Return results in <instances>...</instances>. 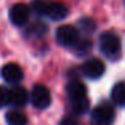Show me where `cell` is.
<instances>
[{
  "mask_svg": "<svg viewBox=\"0 0 125 125\" xmlns=\"http://www.w3.org/2000/svg\"><path fill=\"white\" fill-rule=\"evenodd\" d=\"M7 105H10V89L0 86V109Z\"/></svg>",
  "mask_w": 125,
  "mask_h": 125,
  "instance_id": "e0dca14e",
  "label": "cell"
},
{
  "mask_svg": "<svg viewBox=\"0 0 125 125\" xmlns=\"http://www.w3.org/2000/svg\"><path fill=\"white\" fill-rule=\"evenodd\" d=\"M55 38H57V42L61 46L71 47V49H73L79 41V32L74 26L65 24V26H61L57 30Z\"/></svg>",
  "mask_w": 125,
  "mask_h": 125,
  "instance_id": "277c9868",
  "label": "cell"
},
{
  "mask_svg": "<svg viewBox=\"0 0 125 125\" xmlns=\"http://www.w3.org/2000/svg\"><path fill=\"white\" fill-rule=\"evenodd\" d=\"M73 49H74V51H75L77 54L85 55L92 50V42H90L89 39H79L78 43H77Z\"/></svg>",
  "mask_w": 125,
  "mask_h": 125,
  "instance_id": "9a60e30c",
  "label": "cell"
},
{
  "mask_svg": "<svg viewBox=\"0 0 125 125\" xmlns=\"http://www.w3.org/2000/svg\"><path fill=\"white\" fill-rule=\"evenodd\" d=\"M116 112L109 102H102L92 110L90 121L92 125H112L114 121Z\"/></svg>",
  "mask_w": 125,
  "mask_h": 125,
  "instance_id": "7a4b0ae2",
  "label": "cell"
},
{
  "mask_svg": "<svg viewBox=\"0 0 125 125\" xmlns=\"http://www.w3.org/2000/svg\"><path fill=\"white\" fill-rule=\"evenodd\" d=\"M100 50L108 58H116L121 51V42L120 38L112 31L101 34L100 36Z\"/></svg>",
  "mask_w": 125,
  "mask_h": 125,
  "instance_id": "3957f363",
  "label": "cell"
},
{
  "mask_svg": "<svg viewBox=\"0 0 125 125\" xmlns=\"http://www.w3.org/2000/svg\"><path fill=\"white\" fill-rule=\"evenodd\" d=\"M6 122L7 125H27L28 118L24 113L14 109L6 113Z\"/></svg>",
  "mask_w": 125,
  "mask_h": 125,
  "instance_id": "8fae6325",
  "label": "cell"
},
{
  "mask_svg": "<svg viewBox=\"0 0 125 125\" xmlns=\"http://www.w3.org/2000/svg\"><path fill=\"white\" fill-rule=\"evenodd\" d=\"M30 100L32 102V105L36 109H46L47 106H50L51 104V94L50 90L47 89L44 85H35L31 90Z\"/></svg>",
  "mask_w": 125,
  "mask_h": 125,
  "instance_id": "5b68a950",
  "label": "cell"
},
{
  "mask_svg": "<svg viewBox=\"0 0 125 125\" xmlns=\"http://www.w3.org/2000/svg\"><path fill=\"white\" fill-rule=\"evenodd\" d=\"M78 26H79V28L86 34H90L95 30V23H94V20L90 19V18H82L78 22Z\"/></svg>",
  "mask_w": 125,
  "mask_h": 125,
  "instance_id": "2e32d148",
  "label": "cell"
},
{
  "mask_svg": "<svg viewBox=\"0 0 125 125\" xmlns=\"http://www.w3.org/2000/svg\"><path fill=\"white\" fill-rule=\"evenodd\" d=\"M46 32H47L46 24H44V23H41V22L32 23V24L28 26L27 30H26V35L30 36V38H42Z\"/></svg>",
  "mask_w": 125,
  "mask_h": 125,
  "instance_id": "5bb4252c",
  "label": "cell"
},
{
  "mask_svg": "<svg viewBox=\"0 0 125 125\" xmlns=\"http://www.w3.org/2000/svg\"><path fill=\"white\" fill-rule=\"evenodd\" d=\"M30 14L31 10L27 4L18 3L15 6H12L11 10H10V20H11L12 24L22 27V26L27 24L28 19H30Z\"/></svg>",
  "mask_w": 125,
  "mask_h": 125,
  "instance_id": "52a82bcc",
  "label": "cell"
},
{
  "mask_svg": "<svg viewBox=\"0 0 125 125\" xmlns=\"http://www.w3.org/2000/svg\"><path fill=\"white\" fill-rule=\"evenodd\" d=\"M28 92L23 86L14 85L12 89H10V105L15 108H23L28 102Z\"/></svg>",
  "mask_w": 125,
  "mask_h": 125,
  "instance_id": "9c48e42d",
  "label": "cell"
},
{
  "mask_svg": "<svg viewBox=\"0 0 125 125\" xmlns=\"http://www.w3.org/2000/svg\"><path fill=\"white\" fill-rule=\"evenodd\" d=\"M61 125H81V124L75 118H73V117H65L61 121Z\"/></svg>",
  "mask_w": 125,
  "mask_h": 125,
  "instance_id": "ac0fdd59",
  "label": "cell"
},
{
  "mask_svg": "<svg viewBox=\"0 0 125 125\" xmlns=\"http://www.w3.org/2000/svg\"><path fill=\"white\" fill-rule=\"evenodd\" d=\"M0 74H1V78L10 85H18L24 77L22 67L19 65H16V63H7V65H4L1 67Z\"/></svg>",
  "mask_w": 125,
  "mask_h": 125,
  "instance_id": "ba28073f",
  "label": "cell"
},
{
  "mask_svg": "<svg viewBox=\"0 0 125 125\" xmlns=\"http://www.w3.org/2000/svg\"><path fill=\"white\" fill-rule=\"evenodd\" d=\"M66 93H67L69 101L81 100V98L87 97L86 86H85L83 82H81L79 79H71L67 83V86H66Z\"/></svg>",
  "mask_w": 125,
  "mask_h": 125,
  "instance_id": "30bf717a",
  "label": "cell"
},
{
  "mask_svg": "<svg viewBox=\"0 0 125 125\" xmlns=\"http://www.w3.org/2000/svg\"><path fill=\"white\" fill-rule=\"evenodd\" d=\"M89 108H90V102L87 100V97L81 98V100L70 101V109L75 116H82V114L87 113Z\"/></svg>",
  "mask_w": 125,
  "mask_h": 125,
  "instance_id": "4fadbf2b",
  "label": "cell"
},
{
  "mask_svg": "<svg viewBox=\"0 0 125 125\" xmlns=\"http://www.w3.org/2000/svg\"><path fill=\"white\" fill-rule=\"evenodd\" d=\"M81 73L89 79H98L105 73V65L97 58H90L82 63Z\"/></svg>",
  "mask_w": 125,
  "mask_h": 125,
  "instance_id": "8992f818",
  "label": "cell"
},
{
  "mask_svg": "<svg viewBox=\"0 0 125 125\" xmlns=\"http://www.w3.org/2000/svg\"><path fill=\"white\" fill-rule=\"evenodd\" d=\"M31 10L36 15L47 16L51 20H62L67 16V8L62 3H50L46 0H32Z\"/></svg>",
  "mask_w": 125,
  "mask_h": 125,
  "instance_id": "6da1fadb",
  "label": "cell"
},
{
  "mask_svg": "<svg viewBox=\"0 0 125 125\" xmlns=\"http://www.w3.org/2000/svg\"><path fill=\"white\" fill-rule=\"evenodd\" d=\"M110 97L116 105L124 106L125 105V82H118L113 86L110 92Z\"/></svg>",
  "mask_w": 125,
  "mask_h": 125,
  "instance_id": "7c38bea8",
  "label": "cell"
}]
</instances>
